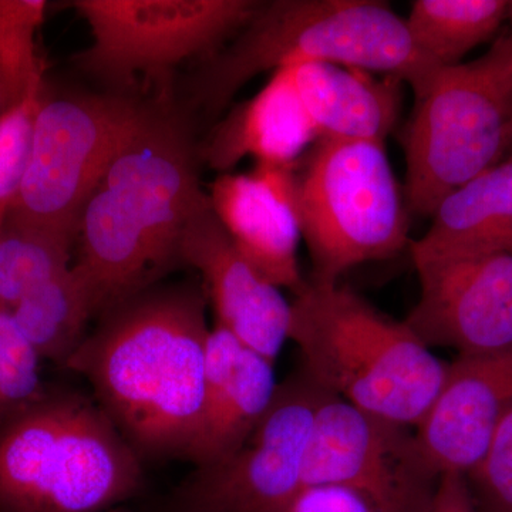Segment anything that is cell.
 <instances>
[{
  "label": "cell",
  "instance_id": "cell-1",
  "mask_svg": "<svg viewBox=\"0 0 512 512\" xmlns=\"http://www.w3.org/2000/svg\"><path fill=\"white\" fill-rule=\"evenodd\" d=\"M201 285L153 286L99 316L64 369L82 376L137 456L187 458L198 439L210 326Z\"/></svg>",
  "mask_w": 512,
  "mask_h": 512
},
{
  "label": "cell",
  "instance_id": "cell-2",
  "mask_svg": "<svg viewBox=\"0 0 512 512\" xmlns=\"http://www.w3.org/2000/svg\"><path fill=\"white\" fill-rule=\"evenodd\" d=\"M187 121L161 103L90 195L77 229L73 268L94 313L158 285L180 264V244L208 200Z\"/></svg>",
  "mask_w": 512,
  "mask_h": 512
},
{
  "label": "cell",
  "instance_id": "cell-3",
  "mask_svg": "<svg viewBox=\"0 0 512 512\" xmlns=\"http://www.w3.org/2000/svg\"><path fill=\"white\" fill-rule=\"evenodd\" d=\"M383 73L417 93L436 64L417 52L406 20L379 0L262 2L228 46L201 63L188 83L195 109L217 117L258 74L302 63Z\"/></svg>",
  "mask_w": 512,
  "mask_h": 512
},
{
  "label": "cell",
  "instance_id": "cell-4",
  "mask_svg": "<svg viewBox=\"0 0 512 512\" xmlns=\"http://www.w3.org/2000/svg\"><path fill=\"white\" fill-rule=\"evenodd\" d=\"M289 340L305 375L330 396L414 429L436 399L448 363L406 322L339 284L306 281L291 302Z\"/></svg>",
  "mask_w": 512,
  "mask_h": 512
},
{
  "label": "cell",
  "instance_id": "cell-5",
  "mask_svg": "<svg viewBox=\"0 0 512 512\" xmlns=\"http://www.w3.org/2000/svg\"><path fill=\"white\" fill-rule=\"evenodd\" d=\"M143 460L93 397L47 386L0 430V512H104L134 497Z\"/></svg>",
  "mask_w": 512,
  "mask_h": 512
},
{
  "label": "cell",
  "instance_id": "cell-6",
  "mask_svg": "<svg viewBox=\"0 0 512 512\" xmlns=\"http://www.w3.org/2000/svg\"><path fill=\"white\" fill-rule=\"evenodd\" d=\"M404 138L406 202L433 215L461 185L504 160L512 121V18L483 56L436 67Z\"/></svg>",
  "mask_w": 512,
  "mask_h": 512
},
{
  "label": "cell",
  "instance_id": "cell-7",
  "mask_svg": "<svg viewBox=\"0 0 512 512\" xmlns=\"http://www.w3.org/2000/svg\"><path fill=\"white\" fill-rule=\"evenodd\" d=\"M160 104L106 90L53 93L46 83L8 221L76 242L90 195Z\"/></svg>",
  "mask_w": 512,
  "mask_h": 512
},
{
  "label": "cell",
  "instance_id": "cell-8",
  "mask_svg": "<svg viewBox=\"0 0 512 512\" xmlns=\"http://www.w3.org/2000/svg\"><path fill=\"white\" fill-rule=\"evenodd\" d=\"M295 177L312 281L339 284L350 269L410 244L406 202L384 144L318 140Z\"/></svg>",
  "mask_w": 512,
  "mask_h": 512
},
{
  "label": "cell",
  "instance_id": "cell-9",
  "mask_svg": "<svg viewBox=\"0 0 512 512\" xmlns=\"http://www.w3.org/2000/svg\"><path fill=\"white\" fill-rule=\"evenodd\" d=\"M255 0H76L92 42L73 66L106 92L136 94L137 77L168 92V80L185 60L215 55L254 18Z\"/></svg>",
  "mask_w": 512,
  "mask_h": 512
},
{
  "label": "cell",
  "instance_id": "cell-10",
  "mask_svg": "<svg viewBox=\"0 0 512 512\" xmlns=\"http://www.w3.org/2000/svg\"><path fill=\"white\" fill-rule=\"evenodd\" d=\"M323 397L308 376L279 383L258 426L228 457L195 467L174 512H288L305 487L306 453Z\"/></svg>",
  "mask_w": 512,
  "mask_h": 512
},
{
  "label": "cell",
  "instance_id": "cell-11",
  "mask_svg": "<svg viewBox=\"0 0 512 512\" xmlns=\"http://www.w3.org/2000/svg\"><path fill=\"white\" fill-rule=\"evenodd\" d=\"M419 301L406 325L427 348L512 349V252L414 254Z\"/></svg>",
  "mask_w": 512,
  "mask_h": 512
},
{
  "label": "cell",
  "instance_id": "cell-12",
  "mask_svg": "<svg viewBox=\"0 0 512 512\" xmlns=\"http://www.w3.org/2000/svg\"><path fill=\"white\" fill-rule=\"evenodd\" d=\"M437 481L421 457L414 429L323 392L306 453L305 487L353 485L426 504Z\"/></svg>",
  "mask_w": 512,
  "mask_h": 512
},
{
  "label": "cell",
  "instance_id": "cell-13",
  "mask_svg": "<svg viewBox=\"0 0 512 512\" xmlns=\"http://www.w3.org/2000/svg\"><path fill=\"white\" fill-rule=\"evenodd\" d=\"M512 409V349L458 355L448 363L436 399L414 427L434 477L468 476L483 460Z\"/></svg>",
  "mask_w": 512,
  "mask_h": 512
},
{
  "label": "cell",
  "instance_id": "cell-14",
  "mask_svg": "<svg viewBox=\"0 0 512 512\" xmlns=\"http://www.w3.org/2000/svg\"><path fill=\"white\" fill-rule=\"evenodd\" d=\"M180 264L200 274L218 325L275 363L289 340L291 302L235 247L210 197L192 215L180 244Z\"/></svg>",
  "mask_w": 512,
  "mask_h": 512
},
{
  "label": "cell",
  "instance_id": "cell-15",
  "mask_svg": "<svg viewBox=\"0 0 512 512\" xmlns=\"http://www.w3.org/2000/svg\"><path fill=\"white\" fill-rule=\"evenodd\" d=\"M207 192L222 227L258 274L276 288L301 291L295 167L258 164L249 174H222Z\"/></svg>",
  "mask_w": 512,
  "mask_h": 512
},
{
  "label": "cell",
  "instance_id": "cell-16",
  "mask_svg": "<svg viewBox=\"0 0 512 512\" xmlns=\"http://www.w3.org/2000/svg\"><path fill=\"white\" fill-rule=\"evenodd\" d=\"M278 387L275 363L215 323L205 353L200 434L188 460L204 467L234 453L268 412Z\"/></svg>",
  "mask_w": 512,
  "mask_h": 512
},
{
  "label": "cell",
  "instance_id": "cell-17",
  "mask_svg": "<svg viewBox=\"0 0 512 512\" xmlns=\"http://www.w3.org/2000/svg\"><path fill=\"white\" fill-rule=\"evenodd\" d=\"M318 140L291 67H284L211 131L198 154L217 171H227L245 157L256 158L258 164L295 167Z\"/></svg>",
  "mask_w": 512,
  "mask_h": 512
},
{
  "label": "cell",
  "instance_id": "cell-18",
  "mask_svg": "<svg viewBox=\"0 0 512 512\" xmlns=\"http://www.w3.org/2000/svg\"><path fill=\"white\" fill-rule=\"evenodd\" d=\"M319 140L384 144L396 126L399 80L332 63L289 66Z\"/></svg>",
  "mask_w": 512,
  "mask_h": 512
},
{
  "label": "cell",
  "instance_id": "cell-19",
  "mask_svg": "<svg viewBox=\"0 0 512 512\" xmlns=\"http://www.w3.org/2000/svg\"><path fill=\"white\" fill-rule=\"evenodd\" d=\"M414 254L512 252V156L448 194Z\"/></svg>",
  "mask_w": 512,
  "mask_h": 512
},
{
  "label": "cell",
  "instance_id": "cell-20",
  "mask_svg": "<svg viewBox=\"0 0 512 512\" xmlns=\"http://www.w3.org/2000/svg\"><path fill=\"white\" fill-rule=\"evenodd\" d=\"M10 312L42 362L63 369L96 316L89 289L73 265L26 293Z\"/></svg>",
  "mask_w": 512,
  "mask_h": 512
},
{
  "label": "cell",
  "instance_id": "cell-21",
  "mask_svg": "<svg viewBox=\"0 0 512 512\" xmlns=\"http://www.w3.org/2000/svg\"><path fill=\"white\" fill-rule=\"evenodd\" d=\"M511 18L508 0H416L404 20L421 56L436 66H453Z\"/></svg>",
  "mask_w": 512,
  "mask_h": 512
},
{
  "label": "cell",
  "instance_id": "cell-22",
  "mask_svg": "<svg viewBox=\"0 0 512 512\" xmlns=\"http://www.w3.org/2000/svg\"><path fill=\"white\" fill-rule=\"evenodd\" d=\"M46 9L45 0H0V114L45 87L37 33Z\"/></svg>",
  "mask_w": 512,
  "mask_h": 512
},
{
  "label": "cell",
  "instance_id": "cell-23",
  "mask_svg": "<svg viewBox=\"0 0 512 512\" xmlns=\"http://www.w3.org/2000/svg\"><path fill=\"white\" fill-rule=\"evenodd\" d=\"M76 242L6 220L0 229V305L20 299L73 265Z\"/></svg>",
  "mask_w": 512,
  "mask_h": 512
},
{
  "label": "cell",
  "instance_id": "cell-24",
  "mask_svg": "<svg viewBox=\"0 0 512 512\" xmlns=\"http://www.w3.org/2000/svg\"><path fill=\"white\" fill-rule=\"evenodd\" d=\"M40 363L10 309L0 305V430L45 393Z\"/></svg>",
  "mask_w": 512,
  "mask_h": 512
},
{
  "label": "cell",
  "instance_id": "cell-25",
  "mask_svg": "<svg viewBox=\"0 0 512 512\" xmlns=\"http://www.w3.org/2000/svg\"><path fill=\"white\" fill-rule=\"evenodd\" d=\"M40 94L0 114V229L8 220L28 165Z\"/></svg>",
  "mask_w": 512,
  "mask_h": 512
},
{
  "label": "cell",
  "instance_id": "cell-26",
  "mask_svg": "<svg viewBox=\"0 0 512 512\" xmlns=\"http://www.w3.org/2000/svg\"><path fill=\"white\" fill-rule=\"evenodd\" d=\"M467 481L480 512H512V409Z\"/></svg>",
  "mask_w": 512,
  "mask_h": 512
},
{
  "label": "cell",
  "instance_id": "cell-27",
  "mask_svg": "<svg viewBox=\"0 0 512 512\" xmlns=\"http://www.w3.org/2000/svg\"><path fill=\"white\" fill-rule=\"evenodd\" d=\"M426 505L353 485L320 484L302 488L288 512H423Z\"/></svg>",
  "mask_w": 512,
  "mask_h": 512
},
{
  "label": "cell",
  "instance_id": "cell-28",
  "mask_svg": "<svg viewBox=\"0 0 512 512\" xmlns=\"http://www.w3.org/2000/svg\"><path fill=\"white\" fill-rule=\"evenodd\" d=\"M423 512H480L463 474L441 476Z\"/></svg>",
  "mask_w": 512,
  "mask_h": 512
},
{
  "label": "cell",
  "instance_id": "cell-29",
  "mask_svg": "<svg viewBox=\"0 0 512 512\" xmlns=\"http://www.w3.org/2000/svg\"><path fill=\"white\" fill-rule=\"evenodd\" d=\"M512 156V121L508 128L507 140H505L504 158Z\"/></svg>",
  "mask_w": 512,
  "mask_h": 512
}]
</instances>
